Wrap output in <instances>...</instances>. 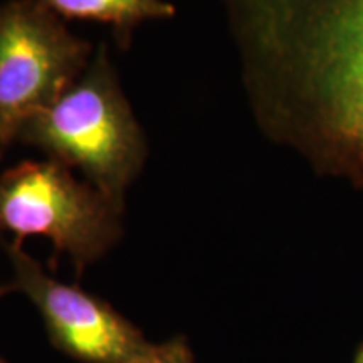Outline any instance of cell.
Wrapping results in <instances>:
<instances>
[{"mask_svg":"<svg viewBox=\"0 0 363 363\" xmlns=\"http://www.w3.org/2000/svg\"><path fill=\"white\" fill-rule=\"evenodd\" d=\"M257 128L363 190V0H220Z\"/></svg>","mask_w":363,"mask_h":363,"instance_id":"6da1fadb","label":"cell"},{"mask_svg":"<svg viewBox=\"0 0 363 363\" xmlns=\"http://www.w3.org/2000/svg\"><path fill=\"white\" fill-rule=\"evenodd\" d=\"M21 142L76 169L84 180L121 206L148 157L136 120L111 65L106 45L69 89L24 125Z\"/></svg>","mask_w":363,"mask_h":363,"instance_id":"7a4b0ae2","label":"cell"},{"mask_svg":"<svg viewBox=\"0 0 363 363\" xmlns=\"http://www.w3.org/2000/svg\"><path fill=\"white\" fill-rule=\"evenodd\" d=\"M123 208L51 158L22 162L0 175V233H11L21 247L30 235L48 238L52 267L67 254L78 276L120 240Z\"/></svg>","mask_w":363,"mask_h":363,"instance_id":"3957f363","label":"cell"},{"mask_svg":"<svg viewBox=\"0 0 363 363\" xmlns=\"http://www.w3.org/2000/svg\"><path fill=\"white\" fill-rule=\"evenodd\" d=\"M93 48L39 0L0 6V157L89 66Z\"/></svg>","mask_w":363,"mask_h":363,"instance_id":"277c9868","label":"cell"},{"mask_svg":"<svg viewBox=\"0 0 363 363\" xmlns=\"http://www.w3.org/2000/svg\"><path fill=\"white\" fill-rule=\"evenodd\" d=\"M16 288L43 315L49 340L81 363H136L150 345L130 320L104 299L45 274L21 246H6Z\"/></svg>","mask_w":363,"mask_h":363,"instance_id":"5b68a950","label":"cell"},{"mask_svg":"<svg viewBox=\"0 0 363 363\" xmlns=\"http://www.w3.org/2000/svg\"><path fill=\"white\" fill-rule=\"evenodd\" d=\"M61 19H78L110 26L115 38L126 48L138 26L167 21L177 9L167 0H39Z\"/></svg>","mask_w":363,"mask_h":363,"instance_id":"8992f818","label":"cell"},{"mask_svg":"<svg viewBox=\"0 0 363 363\" xmlns=\"http://www.w3.org/2000/svg\"><path fill=\"white\" fill-rule=\"evenodd\" d=\"M136 363H194V355L187 340L175 337L162 345H150Z\"/></svg>","mask_w":363,"mask_h":363,"instance_id":"52a82bcc","label":"cell"},{"mask_svg":"<svg viewBox=\"0 0 363 363\" xmlns=\"http://www.w3.org/2000/svg\"><path fill=\"white\" fill-rule=\"evenodd\" d=\"M16 284H0V298L2 296H6L7 293H12V291H16ZM0 363H7L6 360H2V358H0Z\"/></svg>","mask_w":363,"mask_h":363,"instance_id":"ba28073f","label":"cell"},{"mask_svg":"<svg viewBox=\"0 0 363 363\" xmlns=\"http://www.w3.org/2000/svg\"><path fill=\"white\" fill-rule=\"evenodd\" d=\"M355 363H363V345H362V347H360V350H358V353H357Z\"/></svg>","mask_w":363,"mask_h":363,"instance_id":"9c48e42d","label":"cell"}]
</instances>
